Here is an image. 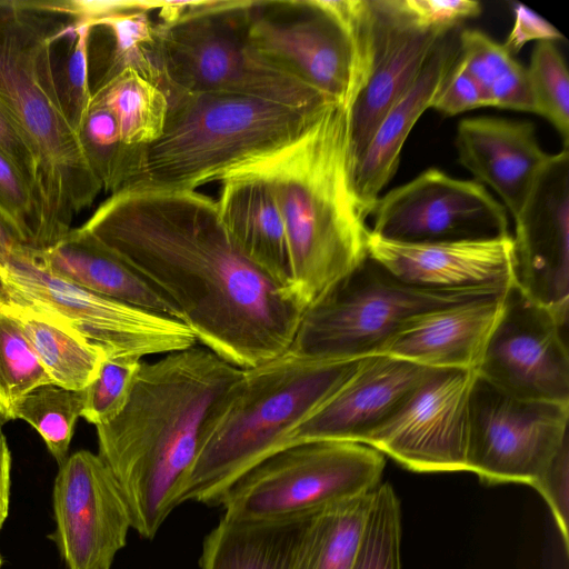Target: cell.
Here are the masks:
<instances>
[{"label":"cell","instance_id":"cell-34","mask_svg":"<svg viewBox=\"0 0 569 569\" xmlns=\"http://www.w3.org/2000/svg\"><path fill=\"white\" fill-rule=\"evenodd\" d=\"M401 511L388 483L373 490L371 507L350 569H401Z\"/></svg>","mask_w":569,"mask_h":569},{"label":"cell","instance_id":"cell-40","mask_svg":"<svg viewBox=\"0 0 569 569\" xmlns=\"http://www.w3.org/2000/svg\"><path fill=\"white\" fill-rule=\"evenodd\" d=\"M569 441V440H568ZM568 441L551 458L533 487L548 505L565 545L569 547L568 500H569V449Z\"/></svg>","mask_w":569,"mask_h":569},{"label":"cell","instance_id":"cell-38","mask_svg":"<svg viewBox=\"0 0 569 569\" xmlns=\"http://www.w3.org/2000/svg\"><path fill=\"white\" fill-rule=\"evenodd\" d=\"M90 32L89 23L71 22L67 57L61 71L56 70L60 97L76 131L89 109L92 97L89 72Z\"/></svg>","mask_w":569,"mask_h":569},{"label":"cell","instance_id":"cell-14","mask_svg":"<svg viewBox=\"0 0 569 569\" xmlns=\"http://www.w3.org/2000/svg\"><path fill=\"white\" fill-rule=\"evenodd\" d=\"M567 323L513 284L477 375L515 398L569 405Z\"/></svg>","mask_w":569,"mask_h":569},{"label":"cell","instance_id":"cell-15","mask_svg":"<svg viewBox=\"0 0 569 569\" xmlns=\"http://www.w3.org/2000/svg\"><path fill=\"white\" fill-rule=\"evenodd\" d=\"M475 370L433 369L402 408L366 441L416 472L467 471Z\"/></svg>","mask_w":569,"mask_h":569},{"label":"cell","instance_id":"cell-23","mask_svg":"<svg viewBox=\"0 0 569 569\" xmlns=\"http://www.w3.org/2000/svg\"><path fill=\"white\" fill-rule=\"evenodd\" d=\"M457 29L446 34L410 89L387 112L349 169L356 206L366 220L395 176L402 147L421 114L431 107L443 78L459 56Z\"/></svg>","mask_w":569,"mask_h":569},{"label":"cell","instance_id":"cell-30","mask_svg":"<svg viewBox=\"0 0 569 569\" xmlns=\"http://www.w3.org/2000/svg\"><path fill=\"white\" fill-rule=\"evenodd\" d=\"M372 498L373 490L313 513L293 569H350Z\"/></svg>","mask_w":569,"mask_h":569},{"label":"cell","instance_id":"cell-12","mask_svg":"<svg viewBox=\"0 0 569 569\" xmlns=\"http://www.w3.org/2000/svg\"><path fill=\"white\" fill-rule=\"evenodd\" d=\"M569 405L515 398L476 376L469 397L467 471L488 485L532 486L568 441Z\"/></svg>","mask_w":569,"mask_h":569},{"label":"cell","instance_id":"cell-36","mask_svg":"<svg viewBox=\"0 0 569 569\" xmlns=\"http://www.w3.org/2000/svg\"><path fill=\"white\" fill-rule=\"evenodd\" d=\"M0 218L19 247L37 250L40 213L36 192L24 174L2 152Z\"/></svg>","mask_w":569,"mask_h":569},{"label":"cell","instance_id":"cell-19","mask_svg":"<svg viewBox=\"0 0 569 569\" xmlns=\"http://www.w3.org/2000/svg\"><path fill=\"white\" fill-rule=\"evenodd\" d=\"M433 369L386 355L362 358L346 382L288 437L365 445L391 419Z\"/></svg>","mask_w":569,"mask_h":569},{"label":"cell","instance_id":"cell-22","mask_svg":"<svg viewBox=\"0 0 569 569\" xmlns=\"http://www.w3.org/2000/svg\"><path fill=\"white\" fill-rule=\"evenodd\" d=\"M506 292L423 313L399 330L377 355L430 369L477 371Z\"/></svg>","mask_w":569,"mask_h":569},{"label":"cell","instance_id":"cell-50","mask_svg":"<svg viewBox=\"0 0 569 569\" xmlns=\"http://www.w3.org/2000/svg\"><path fill=\"white\" fill-rule=\"evenodd\" d=\"M1 566H2V557L0 555V568H1Z\"/></svg>","mask_w":569,"mask_h":569},{"label":"cell","instance_id":"cell-37","mask_svg":"<svg viewBox=\"0 0 569 569\" xmlns=\"http://www.w3.org/2000/svg\"><path fill=\"white\" fill-rule=\"evenodd\" d=\"M141 362L133 358L107 357L97 377L84 388L81 417L96 427L113 420L126 406Z\"/></svg>","mask_w":569,"mask_h":569},{"label":"cell","instance_id":"cell-11","mask_svg":"<svg viewBox=\"0 0 569 569\" xmlns=\"http://www.w3.org/2000/svg\"><path fill=\"white\" fill-rule=\"evenodd\" d=\"M9 302L42 316L107 357L167 355L197 343L180 320L87 290L38 266L24 248L0 259Z\"/></svg>","mask_w":569,"mask_h":569},{"label":"cell","instance_id":"cell-16","mask_svg":"<svg viewBox=\"0 0 569 569\" xmlns=\"http://www.w3.org/2000/svg\"><path fill=\"white\" fill-rule=\"evenodd\" d=\"M52 539L69 569H110L132 528L126 500L110 469L88 450L69 456L53 487Z\"/></svg>","mask_w":569,"mask_h":569},{"label":"cell","instance_id":"cell-32","mask_svg":"<svg viewBox=\"0 0 569 569\" xmlns=\"http://www.w3.org/2000/svg\"><path fill=\"white\" fill-rule=\"evenodd\" d=\"M52 381L40 365L20 321L0 310V418L14 420L21 400Z\"/></svg>","mask_w":569,"mask_h":569},{"label":"cell","instance_id":"cell-9","mask_svg":"<svg viewBox=\"0 0 569 569\" xmlns=\"http://www.w3.org/2000/svg\"><path fill=\"white\" fill-rule=\"evenodd\" d=\"M506 291L412 286L368 256L307 308L290 349L322 359L366 358L377 355L399 330L423 313Z\"/></svg>","mask_w":569,"mask_h":569},{"label":"cell","instance_id":"cell-5","mask_svg":"<svg viewBox=\"0 0 569 569\" xmlns=\"http://www.w3.org/2000/svg\"><path fill=\"white\" fill-rule=\"evenodd\" d=\"M70 20L39 10L0 26V100L18 122L38 163L37 250L63 238L76 216L102 190L58 88L54 42Z\"/></svg>","mask_w":569,"mask_h":569},{"label":"cell","instance_id":"cell-24","mask_svg":"<svg viewBox=\"0 0 569 569\" xmlns=\"http://www.w3.org/2000/svg\"><path fill=\"white\" fill-rule=\"evenodd\" d=\"M218 180L219 217L236 247L271 279L292 288L284 224L268 184L254 174L237 170Z\"/></svg>","mask_w":569,"mask_h":569},{"label":"cell","instance_id":"cell-2","mask_svg":"<svg viewBox=\"0 0 569 569\" xmlns=\"http://www.w3.org/2000/svg\"><path fill=\"white\" fill-rule=\"evenodd\" d=\"M239 368L193 346L143 361L121 412L97 426L99 457L128 506L132 529L152 539L198 453L203 426L239 380Z\"/></svg>","mask_w":569,"mask_h":569},{"label":"cell","instance_id":"cell-4","mask_svg":"<svg viewBox=\"0 0 569 569\" xmlns=\"http://www.w3.org/2000/svg\"><path fill=\"white\" fill-rule=\"evenodd\" d=\"M361 359H322L289 348L242 369L208 417L172 508L188 501L220 506L243 473L286 448L291 432L336 393Z\"/></svg>","mask_w":569,"mask_h":569},{"label":"cell","instance_id":"cell-18","mask_svg":"<svg viewBox=\"0 0 569 569\" xmlns=\"http://www.w3.org/2000/svg\"><path fill=\"white\" fill-rule=\"evenodd\" d=\"M371 62L349 114V169L387 112L410 89L442 38L452 30L417 24L400 0H370ZM455 30V29H453Z\"/></svg>","mask_w":569,"mask_h":569},{"label":"cell","instance_id":"cell-3","mask_svg":"<svg viewBox=\"0 0 569 569\" xmlns=\"http://www.w3.org/2000/svg\"><path fill=\"white\" fill-rule=\"evenodd\" d=\"M349 114L347 106L332 103L290 142L231 169L270 188L284 224L292 288L306 308L368 258L370 230L350 186Z\"/></svg>","mask_w":569,"mask_h":569},{"label":"cell","instance_id":"cell-45","mask_svg":"<svg viewBox=\"0 0 569 569\" xmlns=\"http://www.w3.org/2000/svg\"><path fill=\"white\" fill-rule=\"evenodd\" d=\"M513 24L506 40L505 48L517 53L529 41H550L563 39L562 33L545 18L529 9L527 6L513 2Z\"/></svg>","mask_w":569,"mask_h":569},{"label":"cell","instance_id":"cell-13","mask_svg":"<svg viewBox=\"0 0 569 569\" xmlns=\"http://www.w3.org/2000/svg\"><path fill=\"white\" fill-rule=\"evenodd\" d=\"M371 214L370 232L395 242L483 240L510 234L506 208L485 186L437 168L380 197Z\"/></svg>","mask_w":569,"mask_h":569},{"label":"cell","instance_id":"cell-39","mask_svg":"<svg viewBox=\"0 0 569 569\" xmlns=\"http://www.w3.org/2000/svg\"><path fill=\"white\" fill-rule=\"evenodd\" d=\"M458 61L478 83L486 100L490 87L512 66L516 59L503 44L496 42L480 30H462L458 34Z\"/></svg>","mask_w":569,"mask_h":569},{"label":"cell","instance_id":"cell-20","mask_svg":"<svg viewBox=\"0 0 569 569\" xmlns=\"http://www.w3.org/2000/svg\"><path fill=\"white\" fill-rule=\"evenodd\" d=\"M368 256L399 280L423 288L506 291L515 284L511 234L483 240L403 243L370 232Z\"/></svg>","mask_w":569,"mask_h":569},{"label":"cell","instance_id":"cell-28","mask_svg":"<svg viewBox=\"0 0 569 569\" xmlns=\"http://www.w3.org/2000/svg\"><path fill=\"white\" fill-rule=\"evenodd\" d=\"M2 308L20 321L53 385L82 390L97 377L107 358L102 349L23 307L8 301Z\"/></svg>","mask_w":569,"mask_h":569},{"label":"cell","instance_id":"cell-21","mask_svg":"<svg viewBox=\"0 0 569 569\" xmlns=\"http://www.w3.org/2000/svg\"><path fill=\"white\" fill-rule=\"evenodd\" d=\"M460 163L475 180L491 188L515 219L550 158L526 120L466 118L456 132Z\"/></svg>","mask_w":569,"mask_h":569},{"label":"cell","instance_id":"cell-27","mask_svg":"<svg viewBox=\"0 0 569 569\" xmlns=\"http://www.w3.org/2000/svg\"><path fill=\"white\" fill-rule=\"evenodd\" d=\"M150 12L133 11L106 16L87 22L101 36L102 52L89 57V72L100 70L91 80V92L126 69H132L163 88L159 62L157 27ZM164 89V88H163Z\"/></svg>","mask_w":569,"mask_h":569},{"label":"cell","instance_id":"cell-48","mask_svg":"<svg viewBox=\"0 0 569 569\" xmlns=\"http://www.w3.org/2000/svg\"><path fill=\"white\" fill-rule=\"evenodd\" d=\"M20 248L0 218V259L10 254L14 249Z\"/></svg>","mask_w":569,"mask_h":569},{"label":"cell","instance_id":"cell-46","mask_svg":"<svg viewBox=\"0 0 569 569\" xmlns=\"http://www.w3.org/2000/svg\"><path fill=\"white\" fill-rule=\"evenodd\" d=\"M3 422L0 418V530L9 511L11 472V453L2 429Z\"/></svg>","mask_w":569,"mask_h":569},{"label":"cell","instance_id":"cell-35","mask_svg":"<svg viewBox=\"0 0 569 569\" xmlns=\"http://www.w3.org/2000/svg\"><path fill=\"white\" fill-rule=\"evenodd\" d=\"M535 113L546 118L569 144V76L566 61L550 41H539L527 68Z\"/></svg>","mask_w":569,"mask_h":569},{"label":"cell","instance_id":"cell-25","mask_svg":"<svg viewBox=\"0 0 569 569\" xmlns=\"http://www.w3.org/2000/svg\"><path fill=\"white\" fill-rule=\"evenodd\" d=\"M26 251L38 266L87 290L179 320L159 292L81 227L47 249Z\"/></svg>","mask_w":569,"mask_h":569},{"label":"cell","instance_id":"cell-31","mask_svg":"<svg viewBox=\"0 0 569 569\" xmlns=\"http://www.w3.org/2000/svg\"><path fill=\"white\" fill-rule=\"evenodd\" d=\"M84 389L71 390L53 383L36 388L18 405L14 419L32 426L60 466L68 458L74 426L82 415Z\"/></svg>","mask_w":569,"mask_h":569},{"label":"cell","instance_id":"cell-41","mask_svg":"<svg viewBox=\"0 0 569 569\" xmlns=\"http://www.w3.org/2000/svg\"><path fill=\"white\" fill-rule=\"evenodd\" d=\"M409 17L419 26L453 30L461 22L478 17L481 4L473 0H400Z\"/></svg>","mask_w":569,"mask_h":569},{"label":"cell","instance_id":"cell-7","mask_svg":"<svg viewBox=\"0 0 569 569\" xmlns=\"http://www.w3.org/2000/svg\"><path fill=\"white\" fill-rule=\"evenodd\" d=\"M249 0L188 1L171 21L157 22L163 88L223 92L295 107L335 103L262 58L248 36Z\"/></svg>","mask_w":569,"mask_h":569},{"label":"cell","instance_id":"cell-33","mask_svg":"<svg viewBox=\"0 0 569 569\" xmlns=\"http://www.w3.org/2000/svg\"><path fill=\"white\" fill-rule=\"evenodd\" d=\"M77 132L102 189L111 193L122 189L128 181L134 149L123 143L113 113L91 100Z\"/></svg>","mask_w":569,"mask_h":569},{"label":"cell","instance_id":"cell-8","mask_svg":"<svg viewBox=\"0 0 569 569\" xmlns=\"http://www.w3.org/2000/svg\"><path fill=\"white\" fill-rule=\"evenodd\" d=\"M370 0H249L248 36L269 63L351 108L371 62Z\"/></svg>","mask_w":569,"mask_h":569},{"label":"cell","instance_id":"cell-42","mask_svg":"<svg viewBox=\"0 0 569 569\" xmlns=\"http://www.w3.org/2000/svg\"><path fill=\"white\" fill-rule=\"evenodd\" d=\"M482 107H487L482 90L457 59L443 78L430 108L445 116H457Z\"/></svg>","mask_w":569,"mask_h":569},{"label":"cell","instance_id":"cell-1","mask_svg":"<svg viewBox=\"0 0 569 569\" xmlns=\"http://www.w3.org/2000/svg\"><path fill=\"white\" fill-rule=\"evenodd\" d=\"M177 311L197 342L250 368L288 350L307 310L293 289L250 262L217 201L196 190L123 188L80 226Z\"/></svg>","mask_w":569,"mask_h":569},{"label":"cell","instance_id":"cell-43","mask_svg":"<svg viewBox=\"0 0 569 569\" xmlns=\"http://www.w3.org/2000/svg\"><path fill=\"white\" fill-rule=\"evenodd\" d=\"M487 107L535 112V100L527 68L519 61L490 87L486 94Z\"/></svg>","mask_w":569,"mask_h":569},{"label":"cell","instance_id":"cell-17","mask_svg":"<svg viewBox=\"0 0 569 569\" xmlns=\"http://www.w3.org/2000/svg\"><path fill=\"white\" fill-rule=\"evenodd\" d=\"M513 221L515 284L527 298L568 320V148L550 154Z\"/></svg>","mask_w":569,"mask_h":569},{"label":"cell","instance_id":"cell-29","mask_svg":"<svg viewBox=\"0 0 569 569\" xmlns=\"http://www.w3.org/2000/svg\"><path fill=\"white\" fill-rule=\"evenodd\" d=\"M91 100L113 113L121 139L130 149L150 144L163 131L169 96L160 84L136 70L126 69L98 87Z\"/></svg>","mask_w":569,"mask_h":569},{"label":"cell","instance_id":"cell-47","mask_svg":"<svg viewBox=\"0 0 569 569\" xmlns=\"http://www.w3.org/2000/svg\"><path fill=\"white\" fill-rule=\"evenodd\" d=\"M51 1L0 0V26L10 23L22 16L50 9Z\"/></svg>","mask_w":569,"mask_h":569},{"label":"cell","instance_id":"cell-49","mask_svg":"<svg viewBox=\"0 0 569 569\" xmlns=\"http://www.w3.org/2000/svg\"><path fill=\"white\" fill-rule=\"evenodd\" d=\"M8 301H9V299H8L7 291L4 289V286L1 281V279H0V310L4 305L8 303Z\"/></svg>","mask_w":569,"mask_h":569},{"label":"cell","instance_id":"cell-6","mask_svg":"<svg viewBox=\"0 0 569 569\" xmlns=\"http://www.w3.org/2000/svg\"><path fill=\"white\" fill-rule=\"evenodd\" d=\"M329 106L295 107L223 92L171 93L161 136L134 149L123 188L196 190L290 142Z\"/></svg>","mask_w":569,"mask_h":569},{"label":"cell","instance_id":"cell-10","mask_svg":"<svg viewBox=\"0 0 569 569\" xmlns=\"http://www.w3.org/2000/svg\"><path fill=\"white\" fill-rule=\"evenodd\" d=\"M385 456L357 442L316 440L282 448L243 473L224 495L223 517L264 521L302 517L371 492Z\"/></svg>","mask_w":569,"mask_h":569},{"label":"cell","instance_id":"cell-44","mask_svg":"<svg viewBox=\"0 0 569 569\" xmlns=\"http://www.w3.org/2000/svg\"><path fill=\"white\" fill-rule=\"evenodd\" d=\"M0 152L9 158L24 174L33 187L37 197L38 163L36 156L18 122L1 100Z\"/></svg>","mask_w":569,"mask_h":569},{"label":"cell","instance_id":"cell-26","mask_svg":"<svg viewBox=\"0 0 569 569\" xmlns=\"http://www.w3.org/2000/svg\"><path fill=\"white\" fill-rule=\"evenodd\" d=\"M313 513L279 520L247 521L222 516L206 536L201 569H293Z\"/></svg>","mask_w":569,"mask_h":569}]
</instances>
